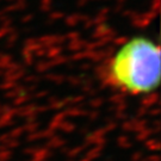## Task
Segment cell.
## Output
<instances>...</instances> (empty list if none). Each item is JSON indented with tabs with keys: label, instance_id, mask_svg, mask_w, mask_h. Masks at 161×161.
I'll return each instance as SVG.
<instances>
[{
	"label": "cell",
	"instance_id": "1",
	"mask_svg": "<svg viewBox=\"0 0 161 161\" xmlns=\"http://www.w3.org/2000/svg\"><path fill=\"white\" fill-rule=\"evenodd\" d=\"M105 78L115 89L134 96L155 91L161 78L159 44L146 36L124 42L109 60Z\"/></svg>",
	"mask_w": 161,
	"mask_h": 161
}]
</instances>
